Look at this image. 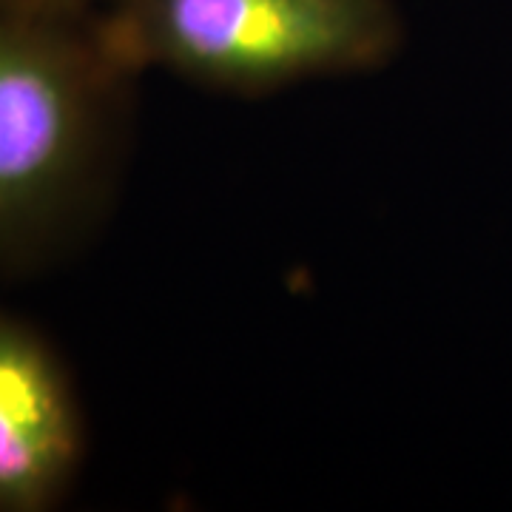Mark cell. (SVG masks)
Wrapping results in <instances>:
<instances>
[{"mask_svg": "<svg viewBox=\"0 0 512 512\" xmlns=\"http://www.w3.org/2000/svg\"><path fill=\"white\" fill-rule=\"evenodd\" d=\"M137 80L100 9L0 0V279L52 268L106 220Z\"/></svg>", "mask_w": 512, "mask_h": 512, "instance_id": "obj_1", "label": "cell"}, {"mask_svg": "<svg viewBox=\"0 0 512 512\" xmlns=\"http://www.w3.org/2000/svg\"><path fill=\"white\" fill-rule=\"evenodd\" d=\"M100 20L140 77L231 97L370 74L404 46L396 0H109Z\"/></svg>", "mask_w": 512, "mask_h": 512, "instance_id": "obj_2", "label": "cell"}, {"mask_svg": "<svg viewBox=\"0 0 512 512\" xmlns=\"http://www.w3.org/2000/svg\"><path fill=\"white\" fill-rule=\"evenodd\" d=\"M86 458L69 367L18 313L0 308V512H49Z\"/></svg>", "mask_w": 512, "mask_h": 512, "instance_id": "obj_3", "label": "cell"}, {"mask_svg": "<svg viewBox=\"0 0 512 512\" xmlns=\"http://www.w3.org/2000/svg\"><path fill=\"white\" fill-rule=\"evenodd\" d=\"M43 3H55V6H66V9H86V12H94V9H103L109 0H43Z\"/></svg>", "mask_w": 512, "mask_h": 512, "instance_id": "obj_4", "label": "cell"}]
</instances>
